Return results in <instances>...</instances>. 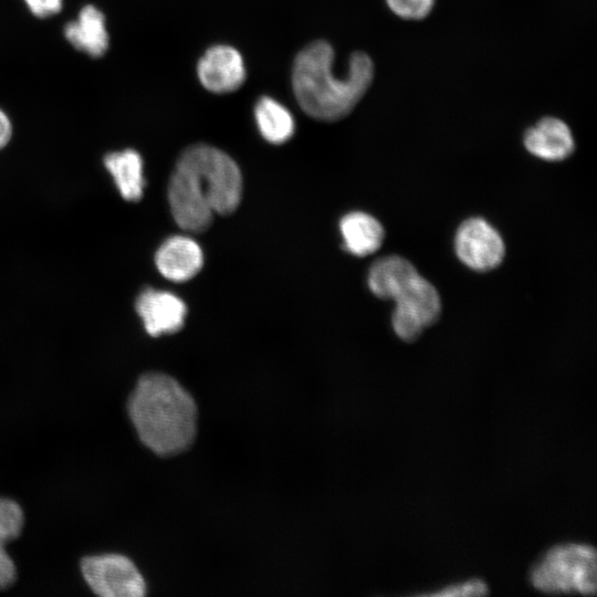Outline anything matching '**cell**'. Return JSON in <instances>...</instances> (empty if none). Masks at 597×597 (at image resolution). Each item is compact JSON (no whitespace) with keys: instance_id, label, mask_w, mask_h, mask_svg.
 I'll list each match as a JSON object with an SVG mask.
<instances>
[{"instance_id":"1","label":"cell","mask_w":597,"mask_h":597,"mask_svg":"<svg viewBox=\"0 0 597 597\" xmlns=\"http://www.w3.org/2000/svg\"><path fill=\"white\" fill-rule=\"evenodd\" d=\"M167 195L176 223L186 231L202 232L214 214H229L238 208L242 197L241 171L221 149L192 145L179 156Z\"/></svg>"},{"instance_id":"2","label":"cell","mask_w":597,"mask_h":597,"mask_svg":"<svg viewBox=\"0 0 597 597\" xmlns=\"http://www.w3.org/2000/svg\"><path fill=\"white\" fill-rule=\"evenodd\" d=\"M334 49L323 40L312 42L295 56L292 87L301 108L318 121L333 122L348 115L367 92L374 63L364 52H354L347 73H334Z\"/></svg>"},{"instance_id":"3","label":"cell","mask_w":597,"mask_h":597,"mask_svg":"<svg viewBox=\"0 0 597 597\" xmlns=\"http://www.w3.org/2000/svg\"><path fill=\"white\" fill-rule=\"evenodd\" d=\"M128 413L142 442L159 455L176 454L195 438L196 404L168 375H143L129 396Z\"/></svg>"},{"instance_id":"4","label":"cell","mask_w":597,"mask_h":597,"mask_svg":"<svg viewBox=\"0 0 597 597\" xmlns=\"http://www.w3.org/2000/svg\"><path fill=\"white\" fill-rule=\"evenodd\" d=\"M596 552L588 544L568 543L548 549L531 568L533 586L547 594L596 593Z\"/></svg>"},{"instance_id":"5","label":"cell","mask_w":597,"mask_h":597,"mask_svg":"<svg viewBox=\"0 0 597 597\" xmlns=\"http://www.w3.org/2000/svg\"><path fill=\"white\" fill-rule=\"evenodd\" d=\"M394 301L392 328L405 342L416 341L426 327L438 320L441 311L438 291L419 273Z\"/></svg>"},{"instance_id":"6","label":"cell","mask_w":597,"mask_h":597,"mask_svg":"<svg viewBox=\"0 0 597 597\" xmlns=\"http://www.w3.org/2000/svg\"><path fill=\"white\" fill-rule=\"evenodd\" d=\"M86 584L102 597H140L146 585L135 564L121 554L86 556L81 561Z\"/></svg>"},{"instance_id":"7","label":"cell","mask_w":597,"mask_h":597,"mask_svg":"<svg viewBox=\"0 0 597 597\" xmlns=\"http://www.w3.org/2000/svg\"><path fill=\"white\" fill-rule=\"evenodd\" d=\"M454 245L461 262L481 272L496 268L505 254L500 233L482 218L463 221L457 231Z\"/></svg>"},{"instance_id":"8","label":"cell","mask_w":597,"mask_h":597,"mask_svg":"<svg viewBox=\"0 0 597 597\" xmlns=\"http://www.w3.org/2000/svg\"><path fill=\"white\" fill-rule=\"evenodd\" d=\"M197 75L207 91L216 94L231 93L244 83L247 76L244 60L233 46L213 45L199 59Z\"/></svg>"},{"instance_id":"9","label":"cell","mask_w":597,"mask_h":597,"mask_svg":"<svg viewBox=\"0 0 597 597\" xmlns=\"http://www.w3.org/2000/svg\"><path fill=\"white\" fill-rule=\"evenodd\" d=\"M136 311L146 332L154 337L178 332L187 315L181 298L170 292L154 289H147L138 295Z\"/></svg>"},{"instance_id":"10","label":"cell","mask_w":597,"mask_h":597,"mask_svg":"<svg viewBox=\"0 0 597 597\" xmlns=\"http://www.w3.org/2000/svg\"><path fill=\"white\" fill-rule=\"evenodd\" d=\"M523 143L528 153L547 161L564 160L575 148L569 126L553 116L543 117L530 127L524 134Z\"/></svg>"},{"instance_id":"11","label":"cell","mask_w":597,"mask_h":597,"mask_svg":"<svg viewBox=\"0 0 597 597\" xmlns=\"http://www.w3.org/2000/svg\"><path fill=\"white\" fill-rule=\"evenodd\" d=\"M155 262L163 276L172 282H185L201 270L203 254L193 239L174 235L159 247Z\"/></svg>"},{"instance_id":"12","label":"cell","mask_w":597,"mask_h":597,"mask_svg":"<svg viewBox=\"0 0 597 597\" xmlns=\"http://www.w3.org/2000/svg\"><path fill=\"white\" fill-rule=\"evenodd\" d=\"M63 34L74 49L91 57L103 56L109 48L105 15L91 3L81 8L76 19L65 23Z\"/></svg>"},{"instance_id":"13","label":"cell","mask_w":597,"mask_h":597,"mask_svg":"<svg viewBox=\"0 0 597 597\" xmlns=\"http://www.w3.org/2000/svg\"><path fill=\"white\" fill-rule=\"evenodd\" d=\"M339 229L345 249L357 256H365L377 251L385 237L381 223L362 211L345 214L339 222Z\"/></svg>"},{"instance_id":"14","label":"cell","mask_w":597,"mask_h":597,"mask_svg":"<svg viewBox=\"0 0 597 597\" xmlns=\"http://www.w3.org/2000/svg\"><path fill=\"white\" fill-rule=\"evenodd\" d=\"M418 274L408 260L398 255L378 259L369 269L368 285L371 292L385 300H392Z\"/></svg>"},{"instance_id":"15","label":"cell","mask_w":597,"mask_h":597,"mask_svg":"<svg viewBox=\"0 0 597 597\" xmlns=\"http://www.w3.org/2000/svg\"><path fill=\"white\" fill-rule=\"evenodd\" d=\"M104 166L125 200L137 201L143 197L146 181L143 174V159L136 150L127 148L108 153L104 157Z\"/></svg>"},{"instance_id":"16","label":"cell","mask_w":597,"mask_h":597,"mask_svg":"<svg viewBox=\"0 0 597 597\" xmlns=\"http://www.w3.org/2000/svg\"><path fill=\"white\" fill-rule=\"evenodd\" d=\"M254 119L261 136L271 144H284L294 135L292 113L273 97L262 96L256 101Z\"/></svg>"},{"instance_id":"17","label":"cell","mask_w":597,"mask_h":597,"mask_svg":"<svg viewBox=\"0 0 597 597\" xmlns=\"http://www.w3.org/2000/svg\"><path fill=\"white\" fill-rule=\"evenodd\" d=\"M22 526L20 505L13 500L0 498V589L10 587L15 580V566L6 552V545L20 535Z\"/></svg>"},{"instance_id":"18","label":"cell","mask_w":597,"mask_h":597,"mask_svg":"<svg viewBox=\"0 0 597 597\" xmlns=\"http://www.w3.org/2000/svg\"><path fill=\"white\" fill-rule=\"evenodd\" d=\"M390 11L405 20H421L428 17L434 0H386Z\"/></svg>"},{"instance_id":"19","label":"cell","mask_w":597,"mask_h":597,"mask_svg":"<svg viewBox=\"0 0 597 597\" xmlns=\"http://www.w3.org/2000/svg\"><path fill=\"white\" fill-rule=\"evenodd\" d=\"M488 594V586L482 579H470L468 582L453 584L442 588L439 591L427 594L428 596H481Z\"/></svg>"},{"instance_id":"20","label":"cell","mask_w":597,"mask_h":597,"mask_svg":"<svg viewBox=\"0 0 597 597\" xmlns=\"http://www.w3.org/2000/svg\"><path fill=\"white\" fill-rule=\"evenodd\" d=\"M23 2L33 15L45 19L57 14L63 8L64 0H23Z\"/></svg>"},{"instance_id":"21","label":"cell","mask_w":597,"mask_h":597,"mask_svg":"<svg viewBox=\"0 0 597 597\" xmlns=\"http://www.w3.org/2000/svg\"><path fill=\"white\" fill-rule=\"evenodd\" d=\"M12 136V123L9 115L0 108V149H2Z\"/></svg>"}]
</instances>
